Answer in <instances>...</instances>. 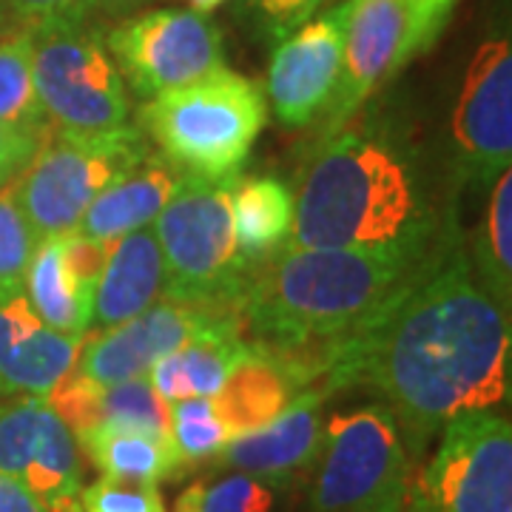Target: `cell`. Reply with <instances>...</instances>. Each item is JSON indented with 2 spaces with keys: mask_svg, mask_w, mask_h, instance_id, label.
<instances>
[{
  "mask_svg": "<svg viewBox=\"0 0 512 512\" xmlns=\"http://www.w3.org/2000/svg\"><path fill=\"white\" fill-rule=\"evenodd\" d=\"M202 493H205V487H202V484L188 487V490L177 498V507H174V512H202Z\"/></svg>",
  "mask_w": 512,
  "mask_h": 512,
  "instance_id": "obj_38",
  "label": "cell"
},
{
  "mask_svg": "<svg viewBox=\"0 0 512 512\" xmlns=\"http://www.w3.org/2000/svg\"><path fill=\"white\" fill-rule=\"evenodd\" d=\"M103 40L123 83L146 100L225 69L220 29L194 9L148 12L114 26Z\"/></svg>",
  "mask_w": 512,
  "mask_h": 512,
  "instance_id": "obj_10",
  "label": "cell"
},
{
  "mask_svg": "<svg viewBox=\"0 0 512 512\" xmlns=\"http://www.w3.org/2000/svg\"><path fill=\"white\" fill-rule=\"evenodd\" d=\"M416 3V9L421 12V18L427 20V26L439 35L441 26L447 23L450 18V12H453V6H456V0H413Z\"/></svg>",
  "mask_w": 512,
  "mask_h": 512,
  "instance_id": "obj_37",
  "label": "cell"
},
{
  "mask_svg": "<svg viewBox=\"0 0 512 512\" xmlns=\"http://www.w3.org/2000/svg\"><path fill=\"white\" fill-rule=\"evenodd\" d=\"M0 512H52L43 501H37L23 484L0 473Z\"/></svg>",
  "mask_w": 512,
  "mask_h": 512,
  "instance_id": "obj_36",
  "label": "cell"
},
{
  "mask_svg": "<svg viewBox=\"0 0 512 512\" xmlns=\"http://www.w3.org/2000/svg\"><path fill=\"white\" fill-rule=\"evenodd\" d=\"M510 350V311L478 285L450 239L319 387L328 396L353 384L379 390L407 456H421L450 419L510 399Z\"/></svg>",
  "mask_w": 512,
  "mask_h": 512,
  "instance_id": "obj_1",
  "label": "cell"
},
{
  "mask_svg": "<svg viewBox=\"0 0 512 512\" xmlns=\"http://www.w3.org/2000/svg\"><path fill=\"white\" fill-rule=\"evenodd\" d=\"M49 407L72 430L80 444L94 430H140L148 436L171 441V404L151 387L148 376L128 382L97 384L80 370L63 376L46 396Z\"/></svg>",
  "mask_w": 512,
  "mask_h": 512,
  "instance_id": "obj_17",
  "label": "cell"
},
{
  "mask_svg": "<svg viewBox=\"0 0 512 512\" xmlns=\"http://www.w3.org/2000/svg\"><path fill=\"white\" fill-rule=\"evenodd\" d=\"M0 12L20 20V26H40L52 20H83L86 3L83 0H0Z\"/></svg>",
  "mask_w": 512,
  "mask_h": 512,
  "instance_id": "obj_34",
  "label": "cell"
},
{
  "mask_svg": "<svg viewBox=\"0 0 512 512\" xmlns=\"http://www.w3.org/2000/svg\"><path fill=\"white\" fill-rule=\"evenodd\" d=\"M32 77L52 131L100 134L128 126V92L106 40L83 20L29 26Z\"/></svg>",
  "mask_w": 512,
  "mask_h": 512,
  "instance_id": "obj_7",
  "label": "cell"
},
{
  "mask_svg": "<svg viewBox=\"0 0 512 512\" xmlns=\"http://www.w3.org/2000/svg\"><path fill=\"white\" fill-rule=\"evenodd\" d=\"M217 319L225 316L160 299L148 311L128 319L126 325L89 333L74 370H80L97 384H117L146 376L148 367L157 359L185 345L194 333H200Z\"/></svg>",
  "mask_w": 512,
  "mask_h": 512,
  "instance_id": "obj_15",
  "label": "cell"
},
{
  "mask_svg": "<svg viewBox=\"0 0 512 512\" xmlns=\"http://www.w3.org/2000/svg\"><path fill=\"white\" fill-rule=\"evenodd\" d=\"M242 3L265 35L282 40L296 32L302 23H308L325 0H242Z\"/></svg>",
  "mask_w": 512,
  "mask_h": 512,
  "instance_id": "obj_32",
  "label": "cell"
},
{
  "mask_svg": "<svg viewBox=\"0 0 512 512\" xmlns=\"http://www.w3.org/2000/svg\"><path fill=\"white\" fill-rule=\"evenodd\" d=\"M89 336V333H86ZM86 336L52 330L20 291L0 302V402L46 399L77 365Z\"/></svg>",
  "mask_w": 512,
  "mask_h": 512,
  "instance_id": "obj_16",
  "label": "cell"
},
{
  "mask_svg": "<svg viewBox=\"0 0 512 512\" xmlns=\"http://www.w3.org/2000/svg\"><path fill=\"white\" fill-rule=\"evenodd\" d=\"M228 433L211 399H183L171 404V444L185 470L205 458L220 456Z\"/></svg>",
  "mask_w": 512,
  "mask_h": 512,
  "instance_id": "obj_28",
  "label": "cell"
},
{
  "mask_svg": "<svg viewBox=\"0 0 512 512\" xmlns=\"http://www.w3.org/2000/svg\"><path fill=\"white\" fill-rule=\"evenodd\" d=\"M165 265L154 225L111 242L106 268L94 285L89 333L126 325L163 299Z\"/></svg>",
  "mask_w": 512,
  "mask_h": 512,
  "instance_id": "obj_19",
  "label": "cell"
},
{
  "mask_svg": "<svg viewBox=\"0 0 512 512\" xmlns=\"http://www.w3.org/2000/svg\"><path fill=\"white\" fill-rule=\"evenodd\" d=\"M328 393L322 387L302 390L291 407L274 419L268 427L254 430L248 436L231 439L220 453L222 467L239 470L265 484L288 481L319 458L325 424L322 404Z\"/></svg>",
  "mask_w": 512,
  "mask_h": 512,
  "instance_id": "obj_18",
  "label": "cell"
},
{
  "mask_svg": "<svg viewBox=\"0 0 512 512\" xmlns=\"http://www.w3.org/2000/svg\"><path fill=\"white\" fill-rule=\"evenodd\" d=\"M436 32L413 0H348L342 72L330 103V131L433 43Z\"/></svg>",
  "mask_w": 512,
  "mask_h": 512,
  "instance_id": "obj_11",
  "label": "cell"
},
{
  "mask_svg": "<svg viewBox=\"0 0 512 512\" xmlns=\"http://www.w3.org/2000/svg\"><path fill=\"white\" fill-rule=\"evenodd\" d=\"M274 490L254 476H228L202 493V512H271Z\"/></svg>",
  "mask_w": 512,
  "mask_h": 512,
  "instance_id": "obj_31",
  "label": "cell"
},
{
  "mask_svg": "<svg viewBox=\"0 0 512 512\" xmlns=\"http://www.w3.org/2000/svg\"><path fill=\"white\" fill-rule=\"evenodd\" d=\"M94 467L109 478L123 481H148L157 484L163 478H174L185 467L177 458L174 444L140 430H94L89 439L77 444Z\"/></svg>",
  "mask_w": 512,
  "mask_h": 512,
  "instance_id": "obj_25",
  "label": "cell"
},
{
  "mask_svg": "<svg viewBox=\"0 0 512 512\" xmlns=\"http://www.w3.org/2000/svg\"><path fill=\"white\" fill-rule=\"evenodd\" d=\"M183 180V171L168 163L163 154H148L143 163L94 197L77 231L100 242H117L157 220Z\"/></svg>",
  "mask_w": 512,
  "mask_h": 512,
  "instance_id": "obj_21",
  "label": "cell"
},
{
  "mask_svg": "<svg viewBox=\"0 0 512 512\" xmlns=\"http://www.w3.org/2000/svg\"><path fill=\"white\" fill-rule=\"evenodd\" d=\"M453 148L458 174L476 188L493 185L512 163V49L493 37L467 66L456 111Z\"/></svg>",
  "mask_w": 512,
  "mask_h": 512,
  "instance_id": "obj_12",
  "label": "cell"
},
{
  "mask_svg": "<svg viewBox=\"0 0 512 512\" xmlns=\"http://www.w3.org/2000/svg\"><path fill=\"white\" fill-rule=\"evenodd\" d=\"M86 9H103V12H120V9H128V6H137L143 0H83Z\"/></svg>",
  "mask_w": 512,
  "mask_h": 512,
  "instance_id": "obj_39",
  "label": "cell"
},
{
  "mask_svg": "<svg viewBox=\"0 0 512 512\" xmlns=\"http://www.w3.org/2000/svg\"><path fill=\"white\" fill-rule=\"evenodd\" d=\"M305 387L276 356L248 345L211 399L228 439L248 436L279 419Z\"/></svg>",
  "mask_w": 512,
  "mask_h": 512,
  "instance_id": "obj_22",
  "label": "cell"
},
{
  "mask_svg": "<svg viewBox=\"0 0 512 512\" xmlns=\"http://www.w3.org/2000/svg\"><path fill=\"white\" fill-rule=\"evenodd\" d=\"M311 512H402L410 456L384 404H365L325 424Z\"/></svg>",
  "mask_w": 512,
  "mask_h": 512,
  "instance_id": "obj_8",
  "label": "cell"
},
{
  "mask_svg": "<svg viewBox=\"0 0 512 512\" xmlns=\"http://www.w3.org/2000/svg\"><path fill=\"white\" fill-rule=\"evenodd\" d=\"M140 123L168 163L185 177H237L256 137L268 123V100L259 83L231 72L148 97Z\"/></svg>",
  "mask_w": 512,
  "mask_h": 512,
  "instance_id": "obj_4",
  "label": "cell"
},
{
  "mask_svg": "<svg viewBox=\"0 0 512 512\" xmlns=\"http://www.w3.org/2000/svg\"><path fill=\"white\" fill-rule=\"evenodd\" d=\"M185 3H188V6H191L194 12H202V15H211V12H214L217 6H222L225 0H185Z\"/></svg>",
  "mask_w": 512,
  "mask_h": 512,
  "instance_id": "obj_40",
  "label": "cell"
},
{
  "mask_svg": "<svg viewBox=\"0 0 512 512\" xmlns=\"http://www.w3.org/2000/svg\"><path fill=\"white\" fill-rule=\"evenodd\" d=\"M37 242L20 211L15 180L0 185V302L23 291V279Z\"/></svg>",
  "mask_w": 512,
  "mask_h": 512,
  "instance_id": "obj_29",
  "label": "cell"
},
{
  "mask_svg": "<svg viewBox=\"0 0 512 512\" xmlns=\"http://www.w3.org/2000/svg\"><path fill=\"white\" fill-rule=\"evenodd\" d=\"M46 137H35L26 131H15L9 126H0V183L15 180L26 163L32 160V154Z\"/></svg>",
  "mask_w": 512,
  "mask_h": 512,
  "instance_id": "obj_35",
  "label": "cell"
},
{
  "mask_svg": "<svg viewBox=\"0 0 512 512\" xmlns=\"http://www.w3.org/2000/svg\"><path fill=\"white\" fill-rule=\"evenodd\" d=\"M402 512H512V427L493 410L461 413L413 478Z\"/></svg>",
  "mask_w": 512,
  "mask_h": 512,
  "instance_id": "obj_9",
  "label": "cell"
},
{
  "mask_svg": "<svg viewBox=\"0 0 512 512\" xmlns=\"http://www.w3.org/2000/svg\"><path fill=\"white\" fill-rule=\"evenodd\" d=\"M245 350L248 342L239 330V319L225 316L157 359L146 376L168 404L183 399H214Z\"/></svg>",
  "mask_w": 512,
  "mask_h": 512,
  "instance_id": "obj_20",
  "label": "cell"
},
{
  "mask_svg": "<svg viewBox=\"0 0 512 512\" xmlns=\"http://www.w3.org/2000/svg\"><path fill=\"white\" fill-rule=\"evenodd\" d=\"M473 276L501 308L512 299V174L510 168L493 183L484 222L478 225Z\"/></svg>",
  "mask_w": 512,
  "mask_h": 512,
  "instance_id": "obj_26",
  "label": "cell"
},
{
  "mask_svg": "<svg viewBox=\"0 0 512 512\" xmlns=\"http://www.w3.org/2000/svg\"><path fill=\"white\" fill-rule=\"evenodd\" d=\"M433 237L402 151L379 134L339 128L302 171L285 248H387Z\"/></svg>",
  "mask_w": 512,
  "mask_h": 512,
  "instance_id": "obj_3",
  "label": "cell"
},
{
  "mask_svg": "<svg viewBox=\"0 0 512 512\" xmlns=\"http://www.w3.org/2000/svg\"><path fill=\"white\" fill-rule=\"evenodd\" d=\"M0 473L52 512H83L80 447L46 399L0 402Z\"/></svg>",
  "mask_w": 512,
  "mask_h": 512,
  "instance_id": "obj_13",
  "label": "cell"
},
{
  "mask_svg": "<svg viewBox=\"0 0 512 512\" xmlns=\"http://www.w3.org/2000/svg\"><path fill=\"white\" fill-rule=\"evenodd\" d=\"M0 126L35 137L52 131L32 77V32L26 26L0 35Z\"/></svg>",
  "mask_w": 512,
  "mask_h": 512,
  "instance_id": "obj_27",
  "label": "cell"
},
{
  "mask_svg": "<svg viewBox=\"0 0 512 512\" xmlns=\"http://www.w3.org/2000/svg\"><path fill=\"white\" fill-rule=\"evenodd\" d=\"M433 242L282 248L248 276L237 305L239 330L305 390L319 387L433 265L439 254Z\"/></svg>",
  "mask_w": 512,
  "mask_h": 512,
  "instance_id": "obj_2",
  "label": "cell"
},
{
  "mask_svg": "<svg viewBox=\"0 0 512 512\" xmlns=\"http://www.w3.org/2000/svg\"><path fill=\"white\" fill-rule=\"evenodd\" d=\"M345 18L348 3L279 40L268 66V100L282 126H308L330 109L342 72Z\"/></svg>",
  "mask_w": 512,
  "mask_h": 512,
  "instance_id": "obj_14",
  "label": "cell"
},
{
  "mask_svg": "<svg viewBox=\"0 0 512 512\" xmlns=\"http://www.w3.org/2000/svg\"><path fill=\"white\" fill-rule=\"evenodd\" d=\"M148 154L143 128L131 123L100 134L49 131L15 177L20 211L35 242L77 231L94 197Z\"/></svg>",
  "mask_w": 512,
  "mask_h": 512,
  "instance_id": "obj_6",
  "label": "cell"
},
{
  "mask_svg": "<svg viewBox=\"0 0 512 512\" xmlns=\"http://www.w3.org/2000/svg\"><path fill=\"white\" fill-rule=\"evenodd\" d=\"M23 293L35 313L57 333L86 336L92 325L94 291L83 288L63 259V237L37 242L29 259Z\"/></svg>",
  "mask_w": 512,
  "mask_h": 512,
  "instance_id": "obj_23",
  "label": "cell"
},
{
  "mask_svg": "<svg viewBox=\"0 0 512 512\" xmlns=\"http://www.w3.org/2000/svg\"><path fill=\"white\" fill-rule=\"evenodd\" d=\"M237 177H185L177 194L151 222L165 265L163 299L237 316L239 296L254 268L239 256L231 194Z\"/></svg>",
  "mask_w": 512,
  "mask_h": 512,
  "instance_id": "obj_5",
  "label": "cell"
},
{
  "mask_svg": "<svg viewBox=\"0 0 512 512\" xmlns=\"http://www.w3.org/2000/svg\"><path fill=\"white\" fill-rule=\"evenodd\" d=\"M109 251L111 242H100V239L86 237L80 231H72V234L63 237V259H66V265H69L74 279L83 288H89V291H94L97 279L103 274Z\"/></svg>",
  "mask_w": 512,
  "mask_h": 512,
  "instance_id": "obj_33",
  "label": "cell"
},
{
  "mask_svg": "<svg viewBox=\"0 0 512 512\" xmlns=\"http://www.w3.org/2000/svg\"><path fill=\"white\" fill-rule=\"evenodd\" d=\"M80 507L83 512H165L157 484L109 476L80 490Z\"/></svg>",
  "mask_w": 512,
  "mask_h": 512,
  "instance_id": "obj_30",
  "label": "cell"
},
{
  "mask_svg": "<svg viewBox=\"0 0 512 512\" xmlns=\"http://www.w3.org/2000/svg\"><path fill=\"white\" fill-rule=\"evenodd\" d=\"M0 185H3V183H0Z\"/></svg>",
  "mask_w": 512,
  "mask_h": 512,
  "instance_id": "obj_41",
  "label": "cell"
},
{
  "mask_svg": "<svg viewBox=\"0 0 512 512\" xmlns=\"http://www.w3.org/2000/svg\"><path fill=\"white\" fill-rule=\"evenodd\" d=\"M239 256L248 268L268 262L285 248L293 228V194L274 177L237 180L231 194Z\"/></svg>",
  "mask_w": 512,
  "mask_h": 512,
  "instance_id": "obj_24",
  "label": "cell"
}]
</instances>
